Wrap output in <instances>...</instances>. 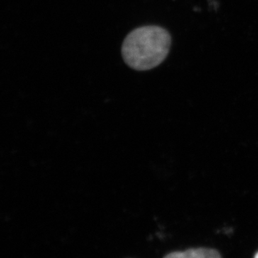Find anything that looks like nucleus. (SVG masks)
Returning <instances> with one entry per match:
<instances>
[{
  "mask_svg": "<svg viewBox=\"0 0 258 258\" xmlns=\"http://www.w3.org/2000/svg\"><path fill=\"white\" fill-rule=\"evenodd\" d=\"M171 37L166 29L147 25L130 32L122 45L125 63L139 71H149L159 66L169 54Z\"/></svg>",
  "mask_w": 258,
  "mask_h": 258,
  "instance_id": "obj_1",
  "label": "nucleus"
},
{
  "mask_svg": "<svg viewBox=\"0 0 258 258\" xmlns=\"http://www.w3.org/2000/svg\"><path fill=\"white\" fill-rule=\"evenodd\" d=\"M164 258H221L217 250L212 249H190L184 252H174Z\"/></svg>",
  "mask_w": 258,
  "mask_h": 258,
  "instance_id": "obj_2",
  "label": "nucleus"
},
{
  "mask_svg": "<svg viewBox=\"0 0 258 258\" xmlns=\"http://www.w3.org/2000/svg\"><path fill=\"white\" fill-rule=\"evenodd\" d=\"M254 258H258V252H257V253H256L255 256H254Z\"/></svg>",
  "mask_w": 258,
  "mask_h": 258,
  "instance_id": "obj_3",
  "label": "nucleus"
}]
</instances>
